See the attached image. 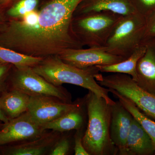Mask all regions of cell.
I'll return each instance as SVG.
<instances>
[{"mask_svg":"<svg viewBox=\"0 0 155 155\" xmlns=\"http://www.w3.org/2000/svg\"><path fill=\"white\" fill-rule=\"evenodd\" d=\"M101 86L114 90L130 100L145 115L155 121V94L150 93L137 85L130 75L114 73L96 79Z\"/></svg>","mask_w":155,"mask_h":155,"instance_id":"7","label":"cell"},{"mask_svg":"<svg viewBox=\"0 0 155 155\" xmlns=\"http://www.w3.org/2000/svg\"><path fill=\"white\" fill-rule=\"evenodd\" d=\"M122 16L109 11L74 16L71 29L75 38L83 46L104 47Z\"/></svg>","mask_w":155,"mask_h":155,"instance_id":"4","label":"cell"},{"mask_svg":"<svg viewBox=\"0 0 155 155\" xmlns=\"http://www.w3.org/2000/svg\"><path fill=\"white\" fill-rule=\"evenodd\" d=\"M110 134L119 155H125L126 140L133 116L119 101L111 106Z\"/></svg>","mask_w":155,"mask_h":155,"instance_id":"12","label":"cell"},{"mask_svg":"<svg viewBox=\"0 0 155 155\" xmlns=\"http://www.w3.org/2000/svg\"><path fill=\"white\" fill-rule=\"evenodd\" d=\"M102 11H111L122 16L135 13L129 0H82L74 16Z\"/></svg>","mask_w":155,"mask_h":155,"instance_id":"15","label":"cell"},{"mask_svg":"<svg viewBox=\"0 0 155 155\" xmlns=\"http://www.w3.org/2000/svg\"><path fill=\"white\" fill-rule=\"evenodd\" d=\"M62 133L46 131L34 139L0 147V155H44L48 154Z\"/></svg>","mask_w":155,"mask_h":155,"instance_id":"11","label":"cell"},{"mask_svg":"<svg viewBox=\"0 0 155 155\" xmlns=\"http://www.w3.org/2000/svg\"><path fill=\"white\" fill-rule=\"evenodd\" d=\"M4 124H5V123H4L3 122L0 121V129H1L3 126H4Z\"/></svg>","mask_w":155,"mask_h":155,"instance_id":"30","label":"cell"},{"mask_svg":"<svg viewBox=\"0 0 155 155\" xmlns=\"http://www.w3.org/2000/svg\"><path fill=\"white\" fill-rule=\"evenodd\" d=\"M83 100L71 103L49 96L30 97L28 111L32 119L41 126L84 105Z\"/></svg>","mask_w":155,"mask_h":155,"instance_id":"8","label":"cell"},{"mask_svg":"<svg viewBox=\"0 0 155 155\" xmlns=\"http://www.w3.org/2000/svg\"><path fill=\"white\" fill-rule=\"evenodd\" d=\"M152 141L138 121L133 117L125 145V155H153Z\"/></svg>","mask_w":155,"mask_h":155,"instance_id":"14","label":"cell"},{"mask_svg":"<svg viewBox=\"0 0 155 155\" xmlns=\"http://www.w3.org/2000/svg\"><path fill=\"white\" fill-rule=\"evenodd\" d=\"M14 65L0 62V93L8 89V81Z\"/></svg>","mask_w":155,"mask_h":155,"instance_id":"25","label":"cell"},{"mask_svg":"<svg viewBox=\"0 0 155 155\" xmlns=\"http://www.w3.org/2000/svg\"><path fill=\"white\" fill-rule=\"evenodd\" d=\"M46 131L27 111L5 123L0 129V147L34 139Z\"/></svg>","mask_w":155,"mask_h":155,"instance_id":"9","label":"cell"},{"mask_svg":"<svg viewBox=\"0 0 155 155\" xmlns=\"http://www.w3.org/2000/svg\"><path fill=\"white\" fill-rule=\"evenodd\" d=\"M83 136L80 130H77L74 141V151L75 155H89L84 147L82 142Z\"/></svg>","mask_w":155,"mask_h":155,"instance_id":"26","label":"cell"},{"mask_svg":"<svg viewBox=\"0 0 155 155\" xmlns=\"http://www.w3.org/2000/svg\"><path fill=\"white\" fill-rule=\"evenodd\" d=\"M146 19L136 14L123 16L104 46L112 54L127 59L142 44Z\"/></svg>","mask_w":155,"mask_h":155,"instance_id":"5","label":"cell"},{"mask_svg":"<svg viewBox=\"0 0 155 155\" xmlns=\"http://www.w3.org/2000/svg\"><path fill=\"white\" fill-rule=\"evenodd\" d=\"M43 58L23 54L0 45V62L11 64L16 67H33L39 64Z\"/></svg>","mask_w":155,"mask_h":155,"instance_id":"20","label":"cell"},{"mask_svg":"<svg viewBox=\"0 0 155 155\" xmlns=\"http://www.w3.org/2000/svg\"><path fill=\"white\" fill-rule=\"evenodd\" d=\"M30 97L22 92L8 88L0 93V107L11 120L27 112Z\"/></svg>","mask_w":155,"mask_h":155,"instance_id":"16","label":"cell"},{"mask_svg":"<svg viewBox=\"0 0 155 155\" xmlns=\"http://www.w3.org/2000/svg\"><path fill=\"white\" fill-rule=\"evenodd\" d=\"M143 43L146 50L137 62L135 82L143 89L155 94V39Z\"/></svg>","mask_w":155,"mask_h":155,"instance_id":"13","label":"cell"},{"mask_svg":"<svg viewBox=\"0 0 155 155\" xmlns=\"http://www.w3.org/2000/svg\"><path fill=\"white\" fill-rule=\"evenodd\" d=\"M65 63L80 69H87L97 65H108L119 63L124 58L107 52L104 47L88 49H69L58 55Z\"/></svg>","mask_w":155,"mask_h":155,"instance_id":"10","label":"cell"},{"mask_svg":"<svg viewBox=\"0 0 155 155\" xmlns=\"http://www.w3.org/2000/svg\"><path fill=\"white\" fill-rule=\"evenodd\" d=\"M6 20L7 19L5 17L3 10L0 8V29L2 27Z\"/></svg>","mask_w":155,"mask_h":155,"instance_id":"28","label":"cell"},{"mask_svg":"<svg viewBox=\"0 0 155 155\" xmlns=\"http://www.w3.org/2000/svg\"><path fill=\"white\" fill-rule=\"evenodd\" d=\"M71 147L69 137L61 135L52 147L48 155H66L69 153Z\"/></svg>","mask_w":155,"mask_h":155,"instance_id":"23","label":"cell"},{"mask_svg":"<svg viewBox=\"0 0 155 155\" xmlns=\"http://www.w3.org/2000/svg\"><path fill=\"white\" fill-rule=\"evenodd\" d=\"M155 39V12L146 19L142 43Z\"/></svg>","mask_w":155,"mask_h":155,"instance_id":"24","label":"cell"},{"mask_svg":"<svg viewBox=\"0 0 155 155\" xmlns=\"http://www.w3.org/2000/svg\"><path fill=\"white\" fill-rule=\"evenodd\" d=\"M146 50V45L144 43H142L127 59L116 64L108 65H97L96 67L100 72L127 74L131 76L133 80L136 81L137 80V65L139 59L144 54Z\"/></svg>","mask_w":155,"mask_h":155,"instance_id":"17","label":"cell"},{"mask_svg":"<svg viewBox=\"0 0 155 155\" xmlns=\"http://www.w3.org/2000/svg\"><path fill=\"white\" fill-rule=\"evenodd\" d=\"M14 0H0V8L4 10Z\"/></svg>","mask_w":155,"mask_h":155,"instance_id":"27","label":"cell"},{"mask_svg":"<svg viewBox=\"0 0 155 155\" xmlns=\"http://www.w3.org/2000/svg\"><path fill=\"white\" fill-rule=\"evenodd\" d=\"M134 12L146 19L155 12V0H129Z\"/></svg>","mask_w":155,"mask_h":155,"instance_id":"22","label":"cell"},{"mask_svg":"<svg viewBox=\"0 0 155 155\" xmlns=\"http://www.w3.org/2000/svg\"><path fill=\"white\" fill-rule=\"evenodd\" d=\"M108 89L109 92H111L118 99L122 105L130 112L143 127L151 139L155 151V121L145 115L129 99L114 90Z\"/></svg>","mask_w":155,"mask_h":155,"instance_id":"19","label":"cell"},{"mask_svg":"<svg viewBox=\"0 0 155 155\" xmlns=\"http://www.w3.org/2000/svg\"><path fill=\"white\" fill-rule=\"evenodd\" d=\"M9 121H10V120L7 118V116L4 114L3 111H2V109L0 107V121L4 123H7Z\"/></svg>","mask_w":155,"mask_h":155,"instance_id":"29","label":"cell"},{"mask_svg":"<svg viewBox=\"0 0 155 155\" xmlns=\"http://www.w3.org/2000/svg\"><path fill=\"white\" fill-rule=\"evenodd\" d=\"M15 89L30 97L49 96L72 103L71 94L62 86L45 79L30 67H13L8 81V89Z\"/></svg>","mask_w":155,"mask_h":155,"instance_id":"6","label":"cell"},{"mask_svg":"<svg viewBox=\"0 0 155 155\" xmlns=\"http://www.w3.org/2000/svg\"><path fill=\"white\" fill-rule=\"evenodd\" d=\"M88 123L82 138L89 155H115L118 150L110 134L112 107L106 100L89 91L84 98Z\"/></svg>","mask_w":155,"mask_h":155,"instance_id":"3","label":"cell"},{"mask_svg":"<svg viewBox=\"0 0 155 155\" xmlns=\"http://www.w3.org/2000/svg\"><path fill=\"white\" fill-rule=\"evenodd\" d=\"M83 107L72 110L58 119L46 123L42 125L43 128L45 130H51L61 133L73 130H81L84 120Z\"/></svg>","mask_w":155,"mask_h":155,"instance_id":"18","label":"cell"},{"mask_svg":"<svg viewBox=\"0 0 155 155\" xmlns=\"http://www.w3.org/2000/svg\"><path fill=\"white\" fill-rule=\"evenodd\" d=\"M37 73L57 86L69 84L81 87L104 98L110 105L115 102L109 97L108 88L100 85L96 77L99 71L96 66L80 69L65 63L58 56L43 58L39 64L32 67Z\"/></svg>","mask_w":155,"mask_h":155,"instance_id":"2","label":"cell"},{"mask_svg":"<svg viewBox=\"0 0 155 155\" xmlns=\"http://www.w3.org/2000/svg\"><path fill=\"white\" fill-rule=\"evenodd\" d=\"M82 0H50L38 10L29 26L7 19L0 29V45L26 55L45 58L83 47L72 33L74 13Z\"/></svg>","mask_w":155,"mask_h":155,"instance_id":"1","label":"cell"},{"mask_svg":"<svg viewBox=\"0 0 155 155\" xmlns=\"http://www.w3.org/2000/svg\"><path fill=\"white\" fill-rule=\"evenodd\" d=\"M39 0H14L3 10L6 19H18L36 10Z\"/></svg>","mask_w":155,"mask_h":155,"instance_id":"21","label":"cell"}]
</instances>
